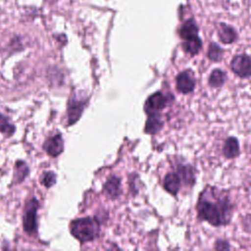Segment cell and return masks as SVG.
<instances>
[{
	"label": "cell",
	"instance_id": "5",
	"mask_svg": "<svg viewBox=\"0 0 251 251\" xmlns=\"http://www.w3.org/2000/svg\"><path fill=\"white\" fill-rule=\"evenodd\" d=\"M167 103L168 98L162 92H156L148 97L144 105V110L148 115L157 114V112L167 106Z\"/></svg>",
	"mask_w": 251,
	"mask_h": 251
},
{
	"label": "cell",
	"instance_id": "6",
	"mask_svg": "<svg viewBox=\"0 0 251 251\" xmlns=\"http://www.w3.org/2000/svg\"><path fill=\"white\" fill-rule=\"evenodd\" d=\"M195 86V79L193 75L187 72H181L176 76V88L181 93H189L194 89Z\"/></svg>",
	"mask_w": 251,
	"mask_h": 251
},
{
	"label": "cell",
	"instance_id": "18",
	"mask_svg": "<svg viewBox=\"0 0 251 251\" xmlns=\"http://www.w3.org/2000/svg\"><path fill=\"white\" fill-rule=\"evenodd\" d=\"M223 49L216 43H211L208 51V57L212 61H219L223 57Z\"/></svg>",
	"mask_w": 251,
	"mask_h": 251
},
{
	"label": "cell",
	"instance_id": "10",
	"mask_svg": "<svg viewBox=\"0 0 251 251\" xmlns=\"http://www.w3.org/2000/svg\"><path fill=\"white\" fill-rule=\"evenodd\" d=\"M218 36H219L220 40L226 44H229V43L233 42L237 37L235 30L231 26H229L226 24L220 25V27L218 29Z\"/></svg>",
	"mask_w": 251,
	"mask_h": 251
},
{
	"label": "cell",
	"instance_id": "14",
	"mask_svg": "<svg viewBox=\"0 0 251 251\" xmlns=\"http://www.w3.org/2000/svg\"><path fill=\"white\" fill-rule=\"evenodd\" d=\"M182 47H183V50L186 53H189L190 55L194 56L201 49L202 41H201V39L198 36H196V37H193V38H190V39H186L183 42Z\"/></svg>",
	"mask_w": 251,
	"mask_h": 251
},
{
	"label": "cell",
	"instance_id": "19",
	"mask_svg": "<svg viewBox=\"0 0 251 251\" xmlns=\"http://www.w3.org/2000/svg\"><path fill=\"white\" fill-rule=\"evenodd\" d=\"M15 131V126L10 124L8 119L0 114V132L5 133L7 135H12Z\"/></svg>",
	"mask_w": 251,
	"mask_h": 251
},
{
	"label": "cell",
	"instance_id": "17",
	"mask_svg": "<svg viewBox=\"0 0 251 251\" xmlns=\"http://www.w3.org/2000/svg\"><path fill=\"white\" fill-rule=\"evenodd\" d=\"M28 174V168L23 161H18L15 166V176L14 180L16 183L22 182Z\"/></svg>",
	"mask_w": 251,
	"mask_h": 251
},
{
	"label": "cell",
	"instance_id": "11",
	"mask_svg": "<svg viewBox=\"0 0 251 251\" xmlns=\"http://www.w3.org/2000/svg\"><path fill=\"white\" fill-rule=\"evenodd\" d=\"M104 192L110 198H117L121 193V180L117 176H111L104 185Z\"/></svg>",
	"mask_w": 251,
	"mask_h": 251
},
{
	"label": "cell",
	"instance_id": "3",
	"mask_svg": "<svg viewBox=\"0 0 251 251\" xmlns=\"http://www.w3.org/2000/svg\"><path fill=\"white\" fill-rule=\"evenodd\" d=\"M38 206V201L35 198L30 199L25 206L23 216V226L24 229L28 233H31L36 228V211Z\"/></svg>",
	"mask_w": 251,
	"mask_h": 251
},
{
	"label": "cell",
	"instance_id": "2",
	"mask_svg": "<svg viewBox=\"0 0 251 251\" xmlns=\"http://www.w3.org/2000/svg\"><path fill=\"white\" fill-rule=\"evenodd\" d=\"M70 227L72 234L82 243L94 240L100 231L98 221L90 217L73 221Z\"/></svg>",
	"mask_w": 251,
	"mask_h": 251
},
{
	"label": "cell",
	"instance_id": "7",
	"mask_svg": "<svg viewBox=\"0 0 251 251\" xmlns=\"http://www.w3.org/2000/svg\"><path fill=\"white\" fill-rule=\"evenodd\" d=\"M43 148L48 155L52 157L58 156L63 152V149H64V142H63L62 136L60 134H56L49 137L44 142Z\"/></svg>",
	"mask_w": 251,
	"mask_h": 251
},
{
	"label": "cell",
	"instance_id": "4",
	"mask_svg": "<svg viewBox=\"0 0 251 251\" xmlns=\"http://www.w3.org/2000/svg\"><path fill=\"white\" fill-rule=\"evenodd\" d=\"M230 68L236 75L248 77L251 75V58L245 54L237 55L232 59Z\"/></svg>",
	"mask_w": 251,
	"mask_h": 251
},
{
	"label": "cell",
	"instance_id": "9",
	"mask_svg": "<svg viewBox=\"0 0 251 251\" xmlns=\"http://www.w3.org/2000/svg\"><path fill=\"white\" fill-rule=\"evenodd\" d=\"M180 184H181V178L179 175L176 173L167 174L163 182L164 188L173 195H176V193L180 188Z\"/></svg>",
	"mask_w": 251,
	"mask_h": 251
},
{
	"label": "cell",
	"instance_id": "15",
	"mask_svg": "<svg viewBox=\"0 0 251 251\" xmlns=\"http://www.w3.org/2000/svg\"><path fill=\"white\" fill-rule=\"evenodd\" d=\"M163 126V122L161 121L160 117L157 116V114L149 115V118L146 122L145 126V131L147 133H156Z\"/></svg>",
	"mask_w": 251,
	"mask_h": 251
},
{
	"label": "cell",
	"instance_id": "20",
	"mask_svg": "<svg viewBox=\"0 0 251 251\" xmlns=\"http://www.w3.org/2000/svg\"><path fill=\"white\" fill-rule=\"evenodd\" d=\"M56 182V175L53 172H45L41 176V183L45 187H51Z\"/></svg>",
	"mask_w": 251,
	"mask_h": 251
},
{
	"label": "cell",
	"instance_id": "12",
	"mask_svg": "<svg viewBox=\"0 0 251 251\" xmlns=\"http://www.w3.org/2000/svg\"><path fill=\"white\" fill-rule=\"evenodd\" d=\"M197 34H198V27L193 20L186 21L179 29V35L184 40L196 37Z\"/></svg>",
	"mask_w": 251,
	"mask_h": 251
},
{
	"label": "cell",
	"instance_id": "1",
	"mask_svg": "<svg viewBox=\"0 0 251 251\" xmlns=\"http://www.w3.org/2000/svg\"><path fill=\"white\" fill-rule=\"evenodd\" d=\"M197 213L199 219L219 226L228 224L232 215V206L226 196L217 195L216 189L207 187L199 197Z\"/></svg>",
	"mask_w": 251,
	"mask_h": 251
},
{
	"label": "cell",
	"instance_id": "8",
	"mask_svg": "<svg viewBox=\"0 0 251 251\" xmlns=\"http://www.w3.org/2000/svg\"><path fill=\"white\" fill-rule=\"evenodd\" d=\"M85 106L84 101H80L77 99H71L68 105V119H69V125L75 124L79 117L81 116L83 109Z\"/></svg>",
	"mask_w": 251,
	"mask_h": 251
},
{
	"label": "cell",
	"instance_id": "16",
	"mask_svg": "<svg viewBox=\"0 0 251 251\" xmlns=\"http://www.w3.org/2000/svg\"><path fill=\"white\" fill-rule=\"evenodd\" d=\"M225 80H226V74L222 70L216 69L210 75L209 84L213 87H220L225 83Z\"/></svg>",
	"mask_w": 251,
	"mask_h": 251
},
{
	"label": "cell",
	"instance_id": "13",
	"mask_svg": "<svg viewBox=\"0 0 251 251\" xmlns=\"http://www.w3.org/2000/svg\"><path fill=\"white\" fill-rule=\"evenodd\" d=\"M224 155L226 158H235L239 154V144L235 137H228L224 145Z\"/></svg>",
	"mask_w": 251,
	"mask_h": 251
}]
</instances>
